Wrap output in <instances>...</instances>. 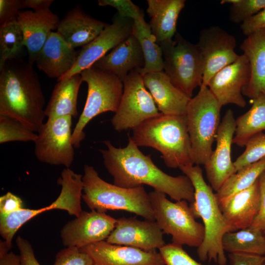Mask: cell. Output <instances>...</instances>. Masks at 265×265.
<instances>
[{
  "instance_id": "4fadbf2b",
  "label": "cell",
  "mask_w": 265,
  "mask_h": 265,
  "mask_svg": "<svg viewBox=\"0 0 265 265\" xmlns=\"http://www.w3.org/2000/svg\"><path fill=\"white\" fill-rule=\"evenodd\" d=\"M134 21L123 18L117 13L112 18V23L107 24L101 33L78 52L73 67L57 81L80 74L92 66L108 52L121 43L132 34Z\"/></svg>"
},
{
  "instance_id": "603a6c76",
  "label": "cell",
  "mask_w": 265,
  "mask_h": 265,
  "mask_svg": "<svg viewBox=\"0 0 265 265\" xmlns=\"http://www.w3.org/2000/svg\"><path fill=\"white\" fill-rule=\"evenodd\" d=\"M140 44L132 34L92 66L111 73L122 81L132 71L144 66Z\"/></svg>"
},
{
  "instance_id": "ee69618b",
  "label": "cell",
  "mask_w": 265,
  "mask_h": 265,
  "mask_svg": "<svg viewBox=\"0 0 265 265\" xmlns=\"http://www.w3.org/2000/svg\"><path fill=\"white\" fill-rule=\"evenodd\" d=\"M228 258L230 265H264L265 256L256 254L232 253Z\"/></svg>"
},
{
  "instance_id": "b9f144b4",
  "label": "cell",
  "mask_w": 265,
  "mask_h": 265,
  "mask_svg": "<svg viewBox=\"0 0 265 265\" xmlns=\"http://www.w3.org/2000/svg\"><path fill=\"white\" fill-rule=\"evenodd\" d=\"M260 190V203L258 213L250 227L265 235V171L259 179Z\"/></svg>"
},
{
  "instance_id": "ffe728a7",
  "label": "cell",
  "mask_w": 265,
  "mask_h": 265,
  "mask_svg": "<svg viewBox=\"0 0 265 265\" xmlns=\"http://www.w3.org/2000/svg\"><path fill=\"white\" fill-rule=\"evenodd\" d=\"M219 208L232 231L249 228L260 207L258 179L249 188L218 201Z\"/></svg>"
},
{
  "instance_id": "f35d334b",
  "label": "cell",
  "mask_w": 265,
  "mask_h": 265,
  "mask_svg": "<svg viewBox=\"0 0 265 265\" xmlns=\"http://www.w3.org/2000/svg\"><path fill=\"white\" fill-rule=\"evenodd\" d=\"M98 5L113 7L117 10V14L123 18L131 19L142 24L146 23L142 10L130 0H99Z\"/></svg>"
},
{
  "instance_id": "5bb4252c",
  "label": "cell",
  "mask_w": 265,
  "mask_h": 265,
  "mask_svg": "<svg viewBox=\"0 0 265 265\" xmlns=\"http://www.w3.org/2000/svg\"><path fill=\"white\" fill-rule=\"evenodd\" d=\"M116 221L117 219L105 212L83 211L61 230L62 243L65 247L80 248L106 240L115 228Z\"/></svg>"
},
{
  "instance_id": "44dd1931",
  "label": "cell",
  "mask_w": 265,
  "mask_h": 265,
  "mask_svg": "<svg viewBox=\"0 0 265 265\" xmlns=\"http://www.w3.org/2000/svg\"><path fill=\"white\" fill-rule=\"evenodd\" d=\"M78 52L71 47L56 32H51L38 53L37 67L49 78L59 79L74 66Z\"/></svg>"
},
{
  "instance_id": "c3c4849f",
  "label": "cell",
  "mask_w": 265,
  "mask_h": 265,
  "mask_svg": "<svg viewBox=\"0 0 265 265\" xmlns=\"http://www.w3.org/2000/svg\"><path fill=\"white\" fill-rule=\"evenodd\" d=\"M0 265H21L20 255L10 251L1 255Z\"/></svg>"
},
{
  "instance_id": "52a82bcc",
  "label": "cell",
  "mask_w": 265,
  "mask_h": 265,
  "mask_svg": "<svg viewBox=\"0 0 265 265\" xmlns=\"http://www.w3.org/2000/svg\"><path fill=\"white\" fill-rule=\"evenodd\" d=\"M87 84V95L83 109L72 132V143L79 148L85 138L84 129L98 115L115 112L123 92V81L116 76L92 66L80 73Z\"/></svg>"
},
{
  "instance_id": "3957f363",
  "label": "cell",
  "mask_w": 265,
  "mask_h": 265,
  "mask_svg": "<svg viewBox=\"0 0 265 265\" xmlns=\"http://www.w3.org/2000/svg\"><path fill=\"white\" fill-rule=\"evenodd\" d=\"M179 169L193 185L194 201L189 205L195 217L202 220L205 228L204 239L197 249L198 257L202 261L226 265L222 239L226 233L233 231L221 211L216 194L205 181L200 165H188Z\"/></svg>"
},
{
  "instance_id": "5b68a950",
  "label": "cell",
  "mask_w": 265,
  "mask_h": 265,
  "mask_svg": "<svg viewBox=\"0 0 265 265\" xmlns=\"http://www.w3.org/2000/svg\"><path fill=\"white\" fill-rule=\"evenodd\" d=\"M83 171L82 199L91 210L105 213L108 210L124 211L155 221L149 193L143 186L126 188L110 184L87 164Z\"/></svg>"
},
{
  "instance_id": "4316f807",
  "label": "cell",
  "mask_w": 265,
  "mask_h": 265,
  "mask_svg": "<svg viewBox=\"0 0 265 265\" xmlns=\"http://www.w3.org/2000/svg\"><path fill=\"white\" fill-rule=\"evenodd\" d=\"M50 99L45 109L48 118L78 115V97L80 87L83 81L80 74L57 81Z\"/></svg>"
},
{
  "instance_id": "7c38bea8",
  "label": "cell",
  "mask_w": 265,
  "mask_h": 265,
  "mask_svg": "<svg viewBox=\"0 0 265 265\" xmlns=\"http://www.w3.org/2000/svg\"><path fill=\"white\" fill-rule=\"evenodd\" d=\"M196 45L203 64V80L200 88L207 87L215 74L239 56L235 51L236 38L217 26L203 29Z\"/></svg>"
},
{
  "instance_id": "e0dca14e",
  "label": "cell",
  "mask_w": 265,
  "mask_h": 265,
  "mask_svg": "<svg viewBox=\"0 0 265 265\" xmlns=\"http://www.w3.org/2000/svg\"><path fill=\"white\" fill-rule=\"evenodd\" d=\"M250 77L248 60L242 54L215 74L207 87L221 107L232 104L243 108L246 102L242 90L248 84Z\"/></svg>"
},
{
  "instance_id": "bcb514c9",
  "label": "cell",
  "mask_w": 265,
  "mask_h": 265,
  "mask_svg": "<svg viewBox=\"0 0 265 265\" xmlns=\"http://www.w3.org/2000/svg\"><path fill=\"white\" fill-rule=\"evenodd\" d=\"M23 208V201L10 192L0 197V214H7Z\"/></svg>"
},
{
  "instance_id": "484cf974",
  "label": "cell",
  "mask_w": 265,
  "mask_h": 265,
  "mask_svg": "<svg viewBox=\"0 0 265 265\" xmlns=\"http://www.w3.org/2000/svg\"><path fill=\"white\" fill-rule=\"evenodd\" d=\"M149 24L157 43L171 41L177 33L179 16L185 6V0H148Z\"/></svg>"
},
{
  "instance_id": "74e56055",
  "label": "cell",
  "mask_w": 265,
  "mask_h": 265,
  "mask_svg": "<svg viewBox=\"0 0 265 265\" xmlns=\"http://www.w3.org/2000/svg\"><path fill=\"white\" fill-rule=\"evenodd\" d=\"M159 250L165 265H202L191 257L181 245L173 242L165 244Z\"/></svg>"
},
{
  "instance_id": "f546056e",
  "label": "cell",
  "mask_w": 265,
  "mask_h": 265,
  "mask_svg": "<svg viewBox=\"0 0 265 265\" xmlns=\"http://www.w3.org/2000/svg\"><path fill=\"white\" fill-rule=\"evenodd\" d=\"M132 34L139 41L144 58V66L136 70L142 75L163 71V60L161 48L157 43L149 24L134 21Z\"/></svg>"
},
{
  "instance_id": "f1b7e54d",
  "label": "cell",
  "mask_w": 265,
  "mask_h": 265,
  "mask_svg": "<svg viewBox=\"0 0 265 265\" xmlns=\"http://www.w3.org/2000/svg\"><path fill=\"white\" fill-rule=\"evenodd\" d=\"M250 109L236 119V131L233 144L244 147L253 135L265 131V95L253 100Z\"/></svg>"
},
{
  "instance_id": "9a60e30c",
  "label": "cell",
  "mask_w": 265,
  "mask_h": 265,
  "mask_svg": "<svg viewBox=\"0 0 265 265\" xmlns=\"http://www.w3.org/2000/svg\"><path fill=\"white\" fill-rule=\"evenodd\" d=\"M236 127L233 111L228 109L218 128L215 138V149L204 165L207 178L215 192L237 172L231 158V148Z\"/></svg>"
},
{
  "instance_id": "277c9868",
  "label": "cell",
  "mask_w": 265,
  "mask_h": 265,
  "mask_svg": "<svg viewBox=\"0 0 265 265\" xmlns=\"http://www.w3.org/2000/svg\"><path fill=\"white\" fill-rule=\"evenodd\" d=\"M131 137L138 147H151L159 151L169 168L194 165L186 115L160 113L133 129Z\"/></svg>"
},
{
  "instance_id": "d4e9b609",
  "label": "cell",
  "mask_w": 265,
  "mask_h": 265,
  "mask_svg": "<svg viewBox=\"0 0 265 265\" xmlns=\"http://www.w3.org/2000/svg\"><path fill=\"white\" fill-rule=\"evenodd\" d=\"M240 48L248 60L250 71L242 95L252 100L265 95V28L247 36Z\"/></svg>"
},
{
  "instance_id": "cb8c5ba5",
  "label": "cell",
  "mask_w": 265,
  "mask_h": 265,
  "mask_svg": "<svg viewBox=\"0 0 265 265\" xmlns=\"http://www.w3.org/2000/svg\"><path fill=\"white\" fill-rule=\"evenodd\" d=\"M107 24L85 13L80 6L69 10L59 22L56 32L72 48L83 47L104 30Z\"/></svg>"
},
{
  "instance_id": "681fc988",
  "label": "cell",
  "mask_w": 265,
  "mask_h": 265,
  "mask_svg": "<svg viewBox=\"0 0 265 265\" xmlns=\"http://www.w3.org/2000/svg\"><path fill=\"white\" fill-rule=\"evenodd\" d=\"M264 265H265V262H264Z\"/></svg>"
},
{
  "instance_id": "60d3db41",
  "label": "cell",
  "mask_w": 265,
  "mask_h": 265,
  "mask_svg": "<svg viewBox=\"0 0 265 265\" xmlns=\"http://www.w3.org/2000/svg\"><path fill=\"white\" fill-rule=\"evenodd\" d=\"M23 8V0H0V25L16 20L19 11Z\"/></svg>"
},
{
  "instance_id": "7402d4cb",
  "label": "cell",
  "mask_w": 265,
  "mask_h": 265,
  "mask_svg": "<svg viewBox=\"0 0 265 265\" xmlns=\"http://www.w3.org/2000/svg\"><path fill=\"white\" fill-rule=\"evenodd\" d=\"M142 76L144 85L160 113L174 115L186 114L191 98L176 88L163 71L149 73Z\"/></svg>"
},
{
  "instance_id": "1f68e13d",
  "label": "cell",
  "mask_w": 265,
  "mask_h": 265,
  "mask_svg": "<svg viewBox=\"0 0 265 265\" xmlns=\"http://www.w3.org/2000/svg\"><path fill=\"white\" fill-rule=\"evenodd\" d=\"M265 171V158L231 175L215 194L218 201L252 186Z\"/></svg>"
},
{
  "instance_id": "d6a6232c",
  "label": "cell",
  "mask_w": 265,
  "mask_h": 265,
  "mask_svg": "<svg viewBox=\"0 0 265 265\" xmlns=\"http://www.w3.org/2000/svg\"><path fill=\"white\" fill-rule=\"evenodd\" d=\"M24 47L23 33L16 20L0 26V65L20 58Z\"/></svg>"
},
{
  "instance_id": "4dcf8cb0",
  "label": "cell",
  "mask_w": 265,
  "mask_h": 265,
  "mask_svg": "<svg viewBox=\"0 0 265 265\" xmlns=\"http://www.w3.org/2000/svg\"><path fill=\"white\" fill-rule=\"evenodd\" d=\"M224 251L265 256V235L248 228L226 233L222 239Z\"/></svg>"
},
{
  "instance_id": "8992f818",
  "label": "cell",
  "mask_w": 265,
  "mask_h": 265,
  "mask_svg": "<svg viewBox=\"0 0 265 265\" xmlns=\"http://www.w3.org/2000/svg\"><path fill=\"white\" fill-rule=\"evenodd\" d=\"M221 107L208 87L200 88L188 104L186 115L193 164L204 165L213 152Z\"/></svg>"
},
{
  "instance_id": "9c48e42d",
  "label": "cell",
  "mask_w": 265,
  "mask_h": 265,
  "mask_svg": "<svg viewBox=\"0 0 265 265\" xmlns=\"http://www.w3.org/2000/svg\"><path fill=\"white\" fill-rule=\"evenodd\" d=\"M163 55V71L172 83L189 98L203 80V64L196 44L177 32L174 38L159 44Z\"/></svg>"
},
{
  "instance_id": "836d02e7",
  "label": "cell",
  "mask_w": 265,
  "mask_h": 265,
  "mask_svg": "<svg viewBox=\"0 0 265 265\" xmlns=\"http://www.w3.org/2000/svg\"><path fill=\"white\" fill-rule=\"evenodd\" d=\"M47 211L45 207L37 209L22 208L9 213L0 214V234L8 250L12 246V239L17 231L28 221Z\"/></svg>"
},
{
  "instance_id": "8d00e7d4",
  "label": "cell",
  "mask_w": 265,
  "mask_h": 265,
  "mask_svg": "<svg viewBox=\"0 0 265 265\" xmlns=\"http://www.w3.org/2000/svg\"><path fill=\"white\" fill-rule=\"evenodd\" d=\"M231 4L229 18L242 24L265 8V0H222L220 4Z\"/></svg>"
},
{
  "instance_id": "d590c367",
  "label": "cell",
  "mask_w": 265,
  "mask_h": 265,
  "mask_svg": "<svg viewBox=\"0 0 265 265\" xmlns=\"http://www.w3.org/2000/svg\"><path fill=\"white\" fill-rule=\"evenodd\" d=\"M244 147V152L234 161L237 171L265 158V133L261 132L253 135Z\"/></svg>"
},
{
  "instance_id": "e575fe53",
  "label": "cell",
  "mask_w": 265,
  "mask_h": 265,
  "mask_svg": "<svg viewBox=\"0 0 265 265\" xmlns=\"http://www.w3.org/2000/svg\"><path fill=\"white\" fill-rule=\"evenodd\" d=\"M38 133L13 118L0 115V143L12 141L34 142Z\"/></svg>"
},
{
  "instance_id": "d6986e66",
  "label": "cell",
  "mask_w": 265,
  "mask_h": 265,
  "mask_svg": "<svg viewBox=\"0 0 265 265\" xmlns=\"http://www.w3.org/2000/svg\"><path fill=\"white\" fill-rule=\"evenodd\" d=\"M16 20L23 33L28 61L33 65L48 37L53 30L57 29L59 17L50 9L37 11L20 10Z\"/></svg>"
},
{
  "instance_id": "ba28073f",
  "label": "cell",
  "mask_w": 265,
  "mask_h": 265,
  "mask_svg": "<svg viewBox=\"0 0 265 265\" xmlns=\"http://www.w3.org/2000/svg\"><path fill=\"white\" fill-rule=\"evenodd\" d=\"M149 195L155 221L163 233L171 235L174 243L198 248L204 239L205 228L196 220L188 202H173L155 190Z\"/></svg>"
},
{
  "instance_id": "ac0fdd59",
  "label": "cell",
  "mask_w": 265,
  "mask_h": 265,
  "mask_svg": "<svg viewBox=\"0 0 265 265\" xmlns=\"http://www.w3.org/2000/svg\"><path fill=\"white\" fill-rule=\"evenodd\" d=\"M80 249L90 256L93 265H165L159 252L111 244L106 240Z\"/></svg>"
},
{
  "instance_id": "f6af8a7d",
  "label": "cell",
  "mask_w": 265,
  "mask_h": 265,
  "mask_svg": "<svg viewBox=\"0 0 265 265\" xmlns=\"http://www.w3.org/2000/svg\"><path fill=\"white\" fill-rule=\"evenodd\" d=\"M265 28V8L240 25L242 33L246 36Z\"/></svg>"
},
{
  "instance_id": "7dc6e473",
  "label": "cell",
  "mask_w": 265,
  "mask_h": 265,
  "mask_svg": "<svg viewBox=\"0 0 265 265\" xmlns=\"http://www.w3.org/2000/svg\"><path fill=\"white\" fill-rule=\"evenodd\" d=\"M53 0H23V7L30 8L34 11H41L50 9Z\"/></svg>"
},
{
  "instance_id": "83f0119b",
  "label": "cell",
  "mask_w": 265,
  "mask_h": 265,
  "mask_svg": "<svg viewBox=\"0 0 265 265\" xmlns=\"http://www.w3.org/2000/svg\"><path fill=\"white\" fill-rule=\"evenodd\" d=\"M57 183L61 187L60 194L56 200L46 206L47 211L62 210L67 212L70 215L78 216L83 211L81 206L83 187L82 175L69 168H65Z\"/></svg>"
},
{
  "instance_id": "7a4b0ae2",
  "label": "cell",
  "mask_w": 265,
  "mask_h": 265,
  "mask_svg": "<svg viewBox=\"0 0 265 265\" xmlns=\"http://www.w3.org/2000/svg\"><path fill=\"white\" fill-rule=\"evenodd\" d=\"M45 104L33 65L21 58L0 65V115L16 119L38 133L44 124Z\"/></svg>"
},
{
  "instance_id": "30bf717a",
  "label": "cell",
  "mask_w": 265,
  "mask_h": 265,
  "mask_svg": "<svg viewBox=\"0 0 265 265\" xmlns=\"http://www.w3.org/2000/svg\"><path fill=\"white\" fill-rule=\"evenodd\" d=\"M123 83L120 103L111 120L113 128L119 132L132 130L160 113L144 85L142 75L136 70L131 72Z\"/></svg>"
},
{
  "instance_id": "ab89813d",
  "label": "cell",
  "mask_w": 265,
  "mask_h": 265,
  "mask_svg": "<svg viewBox=\"0 0 265 265\" xmlns=\"http://www.w3.org/2000/svg\"><path fill=\"white\" fill-rule=\"evenodd\" d=\"M53 265H93L87 253L76 247H65L56 254Z\"/></svg>"
},
{
  "instance_id": "7bdbcfd3",
  "label": "cell",
  "mask_w": 265,
  "mask_h": 265,
  "mask_svg": "<svg viewBox=\"0 0 265 265\" xmlns=\"http://www.w3.org/2000/svg\"><path fill=\"white\" fill-rule=\"evenodd\" d=\"M16 243L20 252L21 265H41L36 259L34 251L29 242L19 236Z\"/></svg>"
},
{
  "instance_id": "2e32d148",
  "label": "cell",
  "mask_w": 265,
  "mask_h": 265,
  "mask_svg": "<svg viewBox=\"0 0 265 265\" xmlns=\"http://www.w3.org/2000/svg\"><path fill=\"white\" fill-rule=\"evenodd\" d=\"M163 234L156 221L123 217L117 219L115 227L106 241L146 251H155L165 244Z\"/></svg>"
},
{
  "instance_id": "8fae6325",
  "label": "cell",
  "mask_w": 265,
  "mask_h": 265,
  "mask_svg": "<svg viewBox=\"0 0 265 265\" xmlns=\"http://www.w3.org/2000/svg\"><path fill=\"white\" fill-rule=\"evenodd\" d=\"M72 117L48 118L37 133L34 154L40 162L69 168L74 159Z\"/></svg>"
},
{
  "instance_id": "6da1fadb",
  "label": "cell",
  "mask_w": 265,
  "mask_h": 265,
  "mask_svg": "<svg viewBox=\"0 0 265 265\" xmlns=\"http://www.w3.org/2000/svg\"><path fill=\"white\" fill-rule=\"evenodd\" d=\"M128 136L125 147L117 148L110 141L104 140L107 149L100 150L113 184L126 188L146 185L176 201L184 200L192 203L194 189L188 177L185 175L172 176L164 172L155 165L151 155L143 154Z\"/></svg>"
}]
</instances>
